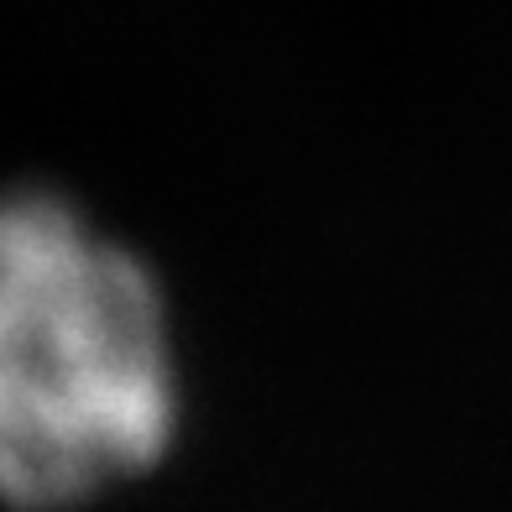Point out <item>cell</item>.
<instances>
[{
    "mask_svg": "<svg viewBox=\"0 0 512 512\" xmlns=\"http://www.w3.org/2000/svg\"><path fill=\"white\" fill-rule=\"evenodd\" d=\"M183 413L173 314L126 241L48 189L0 194V507L74 512L147 476Z\"/></svg>",
    "mask_w": 512,
    "mask_h": 512,
    "instance_id": "cell-1",
    "label": "cell"
}]
</instances>
